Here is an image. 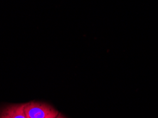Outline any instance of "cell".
Here are the masks:
<instances>
[{
  "label": "cell",
  "mask_w": 158,
  "mask_h": 118,
  "mask_svg": "<svg viewBox=\"0 0 158 118\" xmlns=\"http://www.w3.org/2000/svg\"><path fill=\"white\" fill-rule=\"evenodd\" d=\"M24 112L27 118H53L59 113L47 103L34 101L24 104Z\"/></svg>",
  "instance_id": "cell-1"
},
{
  "label": "cell",
  "mask_w": 158,
  "mask_h": 118,
  "mask_svg": "<svg viewBox=\"0 0 158 118\" xmlns=\"http://www.w3.org/2000/svg\"><path fill=\"white\" fill-rule=\"evenodd\" d=\"M0 118H27L24 104H15L4 108L0 112Z\"/></svg>",
  "instance_id": "cell-2"
},
{
  "label": "cell",
  "mask_w": 158,
  "mask_h": 118,
  "mask_svg": "<svg viewBox=\"0 0 158 118\" xmlns=\"http://www.w3.org/2000/svg\"><path fill=\"white\" fill-rule=\"evenodd\" d=\"M53 118H66V117H65L64 115H62L61 113H60V112H59V115H58L56 117H53Z\"/></svg>",
  "instance_id": "cell-3"
}]
</instances>
